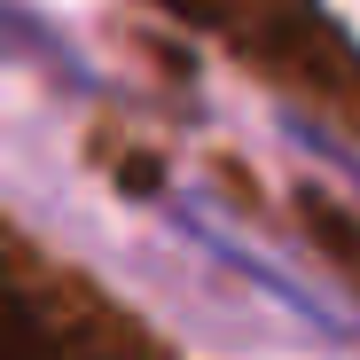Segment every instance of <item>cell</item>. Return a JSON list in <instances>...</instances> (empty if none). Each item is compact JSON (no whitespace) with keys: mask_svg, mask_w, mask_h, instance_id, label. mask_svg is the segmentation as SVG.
I'll return each instance as SVG.
<instances>
[{"mask_svg":"<svg viewBox=\"0 0 360 360\" xmlns=\"http://www.w3.org/2000/svg\"><path fill=\"white\" fill-rule=\"evenodd\" d=\"M180 227H188L196 243L212 251V259H227L235 274H251V282H259L266 297H282V306H290L297 321H306V329H321V337H352V314H345V306H329L321 290H306V282H297L290 266H274L266 251H251L243 235H227V227H219V219H212L204 204H180Z\"/></svg>","mask_w":360,"mask_h":360,"instance_id":"cell-1","label":"cell"}]
</instances>
